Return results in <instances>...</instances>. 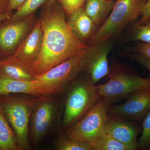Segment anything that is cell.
I'll list each match as a JSON object with an SVG mask.
<instances>
[{
    "label": "cell",
    "mask_w": 150,
    "mask_h": 150,
    "mask_svg": "<svg viewBox=\"0 0 150 150\" xmlns=\"http://www.w3.org/2000/svg\"><path fill=\"white\" fill-rule=\"evenodd\" d=\"M48 4L39 20L43 30L41 51L36 62L30 67L35 76L78 55L88 46L71 31L62 7L55 1Z\"/></svg>",
    "instance_id": "cell-1"
},
{
    "label": "cell",
    "mask_w": 150,
    "mask_h": 150,
    "mask_svg": "<svg viewBox=\"0 0 150 150\" xmlns=\"http://www.w3.org/2000/svg\"><path fill=\"white\" fill-rule=\"evenodd\" d=\"M38 97L0 95V108L13 129L21 150L30 149V122Z\"/></svg>",
    "instance_id": "cell-2"
},
{
    "label": "cell",
    "mask_w": 150,
    "mask_h": 150,
    "mask_svg": "<svg viewBox=\"0 0 150 150\" xmlns=\"http://www.w3.org/2000/svg\"><path fill=\"white\" fill-rule=\"evenodd\" d=\"M74 80L68 91L65 100L62 121L64 130L82 118L100 98L89 75L86 74L84 78Z\"/></svg>",
    "instance_id": "cell-3"
},
{
    "label": "cell",
    "mask_w": 150,
    "mask_h": 150,
    "mask_svg": "<svg viewBox=\"0 0 150 150\" xmlns=\"http://www.w3.org/2000/svg\"><path fill=\"white\" fill-rule=\"evenodd\" d=\"M108 76L107 82L96 87L98 95L107 100L110 104L133 92L150 87V77H142L117 62L110 68Z\"/></svg>",
    "instance_id": "cell-4"
},
{
    "label": "cell",
    "mask_w": 150,
    "mask_h": 150,
    "mask_svg": "<svg viewBox=\"0 0 150 150\" xmlns=\"http://www.w3.org/2000/svg\"><path fill=\"white\" fill-rule=\"evenodd\" d=\"M145 0H117L110 16L89 41L93 45L116 36L141 16Z\"/></svg>",
    "instance_id": "cell-5"
},
{
    "label": "cell",
    "mask_w": 150,
    "mask_h": 150,
    "mask_svg": "<svg viewBox=\"0 0 150 150\" xmlns=\"http://www.w3.org/2000/svg\"><path fill=\"white\" fill-rule=\"evenodd\" d=\"M110 106L107 100L100 97L85 115L63 134L70 139L91 145L104 133Z\"/></svg>",
    "instance_id": "cell-6"
},
{
    "label": "cell",
    "mask_w": 150,
    "mask_h": 150,
    "mask_svg": "<svg viewBox=\"0 0 150 150\" xmlns=\"http://www.w3.org/2000/svg\"><path fill=\"white\" fill-rule=\"evenodd\" d=\"M83 51L36 76L34 81L45 90L47 95L64 91L81 72V58Z\"/></svg>",
    "instance_id": "cell-7"
},
{
    "label": "cell",
    "mask_w": 150,
    "mask_h": 150,
    "mask_svg": "<svg viewBox=\"0 0 150 150\" xmlns=\"http://www.w3.org/2000/svg\"><path fill=\"white\" fill-rule=\"evenodd\" d=\"M112 48L109 40L89 45L81 58V72L89 75L94 84L109 74L108 55Z\"/></svg>",
    "instance_id": "cell-8"
},
{
    "label": "cell",
    "mask_w": 150,
    "mask_h": 150,
    "mask_svg": "<svg viewBox=\"0 0 150 150\" xmlns=\"http://www.w3.org/2000/svg\"><path fill=\"white\" fill-rule=\"evenodd\" d=\"M55 112L53 99L48 96H38L30 117L29 128L30 141L34 147L41 143L50 130Z\"/></svg>",
    "instance_id": "cell-9"
},
{
    "label": "cell",
    "mask_w": 150,
    "mask_h": 150,
    "mask_svg": "<svg viewBox=\"0 0 150 150\" xmlns=\"http://www.w3.org/2000/svg\"><path fill=\"white\" fill-rule=\"evenodd\" d=\"M124 103L110 105L108 114L128 120L139 121L144 118L150 110V87L138 90L127 97Z\"/></svg>",
    "instance_id": "cell-10"
},
{
    "label": "cell",
    "mask_w": 150,
    "mask_h": 150,
    "mask_svg": "<svg viewBox=\"0 0 150 150\" xmlns=\"http://www.w3.org/2000/svg\"><path fill=\"white\" fill-rule=\"evenodd\" d=\"M141 127L128 119L118 115L108 114L105 126V133L128 146L131 150L139 148L137 137Z\"/></svg>",
    "instance_id": "cell-11"
},
{
    "label": "cell",
    "mask_w": 150,
    "mask_h": 150,
    "mask_svg": "<svg viewBox=\"0 0 150 150\" xmlns=\"http://www.w3.org/2000/svg\"><path fill=\"white\" fill-rule=\"evenodd\" d=\"M9 21L0 27V50L5 53H14L32 27L34 18L31 15Z\"/></svg>",
    "instance_id": "cell-12"
},
{
    "label": "cell",
    "mask_w": 150,
    "mask_h": 150,
    "mask_svg": "<svg viewBox=\"0 0 150 150\" xmlns=\"http://www.w3.org/2000/svg\"><path fill=\"white\" fill-rule=\"evenodd\" d=\"M43 30L40 21L16 49L12 56L30 67L38 59L42 47Z\"/></svg>",
    "instance_id": "cell-13"
},
{
    "label": "cell",
    "mask_w": 150,
    "mask_h": 150,
    "mask_svg": "<svg viewBox=\"0 0 150 150\" xmlns=\"http://www.w3.org/2000/svg\"><path fill=\"white\" fill-rule=\"evenodd\" d=\"M22 93L32 96H46L44 89L35 81L17 80L0 71V95Z\"/></svg>",
    "instance_id": "cell-14"
},
{
    "label": "cell",
    "mask_w": 150,
    "mask_h": 150,
    "mask_svg": "<svg viewBox=\"0 0 150 150\" xmlns=\"http://www.w3.org/2000/svg\"><path fill=\"white\" fill-rule=\"evenodd\" d=\"M68 23L71 30L77 37L84 42L90 40L98 29V26L86 13L84 7L78 8L68 15Z\"/></svg>",
    "instance_id": "cell-15"
},
{
    "label": "cell",
    "mask_w": 150,
    "mask_h": 150,
    "mask_svg": "<svg viewBox=\"0 0 150 150\" xmlns=\"http://www.w3.org/2000/svg\"><path fill=\"white\" fill-rule=\"evenodd\" d=\"M0 71L17 80L32 81L36 79L29 66L12 55L0 61Z\"/></svg>",
    "instance_id": "cell-16"
},
{
    "label": "cell",
    "mask_w": 150,
    "mask_h": 150,
    "mask_svg": "<svg viewBox=\"0 0 150 150\" xmlns=\"http://www.w3.org/2000/svg\"><path fill=\"white\" fill-rule=\"evenodd\" d=\"M115 2L114 0H86L85 11L98 26L111 12Z\"/></svg>",
    "instance_id": "cell-17"
},
{
    "label": "cell",
    "mask_w": 150,
    "mask_h": 150,
    "mask_svg": "<svg viewBox=\"0 0 150 150\" xmlns=\"http://www.w3.org/2000/svg\"><path fill=\"white\" fill-rule=\"evenodd\" d=\"M0 150H21L13 129L0 108Z\"/></svg>",
    "instance_id": "cell-18"
},
{
    "label": "cell",
    "mask_w": 150,
    "mask_h": 150,
    "mask_svg": "<svg viewBox=\"0 0 150 150\" xmlns=\"http://www.w3.org/2000/svg\"><path fill=\"white\" fill-rule=\"evenodd\" d=\"M91 145L92 150H131L128 146L105 132Z\"/></svg>",
    "instance_id": "cell-19"
},
{
    "label": "cell",
    "mask_w": 150,
    "mask_h": 150,
    "mask_svg": "<svg viewBox=\"0 0 150 150\" xmlns=\"http://www.w3.org/2000/svg\"><path fill=\"white\" fill-rule=\"evenodd\" d=\"M47 0H26L8 20L13 21L32 15Z\"/></svg>",
    "instance_id": "cell-20"
},
{
    "label": "cell",
    "mask_w": 150,
    "mask_h": 150,
    "mask_svg": "<svg viewBox=\"0 0 150 150\" xmlns=\"http://www.w3.org/2000/svg\"><path fill=\"white\" fill-rule=\"evenodd\" d=\"M56 146L59 150H92L91 145L70 139L64 134L56 141Z\"/></svg>",
    "instance_id": "cell-21"
},
{
    "label": "cell",
    "mask_w": 150,
    "mask_h": 150,
    "mask_svg": "<svg viewBox=\"0 0 150 150\" xmlns=\"http://www.w3.org/2000/svg\"><path fill=\"white\" fill-rule=\"evenodd\" d=\"M131 38L134 41L150 43V18L144 24L136 23L131 30Z\"/></svg>",
    "instance_id": "cell-22"
},
{
    "label": "cell",
    "mask_w": 150,
    "mask_h": 150,
    "mask_svg": "<svg viewBox=\"0 0 150 150\" xmlns=\"http://www.w3.org/2000/svg\"><path fill=\"white\" fill-rule=\"evenodd\" d=\"M142 132L139 142V148L142 150H150V110L144 118Z\"/></svg>",
    "instance_id": "cell-23"
},
{
    "label": "cell",
    "mask_w": 150,
    "mask_h": 150,
    "mask_svg": "<svg viewBox=\"0 0 150 150\" xmlns=\"http://www.w3.org/2000/svg\"><path fill=\"white\" fill-rule=\"evenodd\" d=\"M61 6L69 15L76 10L83 7L86 0H59Z\"/></svg>",
    "instance_id": "cell-24"
},
{
    "label": "cell",
    "mask_w": 150,
    "mask_h": 150,
    "mask_svg": "<svg viewBox=\"0 0 150 150\" xmlns=\"http://www.w3.org/2000/svg\"><path fill=\"white\" fill-rule=\"evenodd\" d=\"M133 52L150 59V43L144 42L137 43L133 48Z\"/></svg>",
    "instance_id": "cell-25"
},
{
    "label": "cell",
    "mask_w": 150,
    "mask_h": 150,
    "mask_svg": "<svg viewBox=\"0 0 150 150\" xmlns=\"http://www.w3.org/2000/svg\"><path fill=\"white\" fill-rule=\"evenodd\" d=\"M130 59L147 69L150 72V59L139 54L129 55ZM150 78V76L149 77Z\"/></svg>",
    "instance_id": "cell-26"
},
{
    "label": "cell",
    "mask_w": 150,
    "mask_h": 150,
    "mask_svg": "<svg viewBox=\"0 0 150 150\" xmlns=\"http://www.w3.org/2000/svg\"><path fill=\"white\" fill-rule=\"evenodd\" d=\"M141 19L137 23L144 24L150 18V0H148L142 11Z\"/></svg>",
    "instance_id": "cell-27"
},
{
    "label": "cell",
    "mask_w": 150,
    "mask_h": 150,
    "mask_svg": "<svg viewBox=\"0 0 150 150\" xmlns=\"http://www.w3.org/2000/svg\"><path fill=\"white\" fill-rule=\"evenodd\" d=\"M26 0H9L7 7V12L17 10Z\"/></svg>",
    "instance_id": "cell-28"
},
{
    "label": "cell",
    "mask_w": 150,
    "mask_h": 150,
    "mask_svg": "<svg viewBox=\"0 0 150 150\" xmlns=\"http://www.w3.org/2000/svg\"><path fill=\"white\" fill-rule=\"evenodd\" d=\"M12 14L11 12H7L5 13H0V23L6 20H8Z\"/></svg>",
    "instance_id": "cell-29"
},
{
    "label": "cell",
    "mask_w": 150,
    "mask_h": 150,
    "mask_svg": "<svg viewBox=\"0 0 150 150\" xmlns=\"http://www.w3.org/2000/svg\"><path fill=\"white\" fill-rule=\"evenodd\" d=\"M48 1L50 2H55L56 0H48Z\"/></svg>",
    "instance_id": "cell-30"
},
{
    "label": "cell",
    "mask_w": 150,
    "mask_h": 150,
    "mask_svg": "<svg viewBox=\"0 0 150 150\" xmlns=\"http://www.w3.org/2000/svg\"><path fill=\"white\" fill-rule=\"evenodd\" d=\"M2 1V0H0V6H1V4Z\"/></svg>",
    "instance_id": "cell-31"
},
{
    "label": "cell",
    "mask_w": 150,
    "mask_h": 150,
    "mask_svg": "<svg viewBox=\"0 0 150 150\" xmlns=\"http://www.w3.org/2000/svg\"><path fill=\"white\" fill-rule=\"evenodd\" d=\"M145 1H146V2H147V1H148V0H145Z\"/></svg>",
    "instance_id": "cell-32"
}]
</instances>
